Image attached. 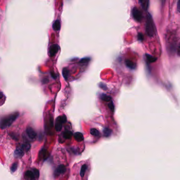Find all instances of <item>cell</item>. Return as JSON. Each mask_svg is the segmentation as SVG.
I'll return each mask as SVG.
<instances>
[{
    "instance_id": "24",
    "label": "cell",
    "mask_w": 180,
    "mask_h": 180,
    "mask_svg": "<svg viewBox=\"0 0 180 180\" xmlns=\"http://www.w3.org/2000/svg\"><path fill=\"white\" fill-rule=\"evenodd\" d=\"M108 107L109 108V109H110V110L112 111V112H113L114 111V105L113 104V103L112 102H110V103L108 104Z\"/></svg>"
},
{
    "instance_id": "2",
    "label": "cell",
    "mask_w": 180,
    "mask_h": 180,
    "mask_svg": "<svg viewBox=\"0 0 180 180\" xmlns=\"http://www.w3.org/2000/svg\"><path fill=\"white\" fill-rule=\"evenodd\" d=\"M146 32L148 36L152 37L155 34L154 23L152 16L150 14H148L147 15L146 22Z\"/></svg>"
},
{
    "instance_id": "7",
    "label": "cell",
    "mask_w": 180,
    "mask_h": 180,
    "mask_svg": "<svg viewBox=\"0 0 180 180\" xmlns=\"http://www.w3.org/2000/svg\"><path fill=\"white\" fill-rule=\"evenodd\" d=\"M66 169L65 166L64 165L62 164L58 167V168L55 171V174H57V175L63 174H64L66 172Z\"/></svg>"
},
{
    "instance_id": "35",
    "label": "cell",
    "mask_w": 180,
    "mask_h": 180,
    "mask_svg": "<svg viewBox=\"0 0 180 180\" xmlns=\"http://www.w3.org/2000/svg\"><path fill=\"white\" fill-rule=\"evenodd\" d=\"M31 180H33V179H31Z\"/></svg>"
},
{
    "instance_id": "20",
    "label": "cell",
    "mask_w": 180,
    "mask_h": 180,
    "mask_svg": "<svg viewBox=\"0 0 180 180\" xmlns=\"http://www.w3.org/2000/svg\"><path fill=\"white\" fill-rule=\"evenodd\" d=\"M87 168H88V165L86 164H83L82 167L81 169V171H80V175L81 177H83L85 175V171L87 170Z\"/></svg>"
},
{
    "instance_id": "31",
    "label": "cell",
    "mask_w": 180,
    "mask_h": 180,
    "mask_svg": "<svg viewBox=\"0 0 180 180\" xmlns=\"http://www.w3.org/2000/svg\"><path fill=\"white\" fill-rule=\"evenodd\" d=\"M177 55L180 57V43H179V45H178V46L177 47Z\"/></svg>"
},
{
    "instance_id": "28",
    "label": "cell",
    "mask_w": 180,
    "mask_h": 180,
    "mask_svg": "<svg viewBox=\"0 0 180 180\" xmlns=\"http://www.w3.org/2000/svg\"><path fill=\"white\" fill-rule=\"evenodd\" d=\"M99 86H100V88H101V89H103V90H104L107 89V86L105 85L104 84H103V83H101L99 84Z\"/></svg>"
},
{
    "instance_id": "21",
    "label": "cell",
    "mask_w": 180,
    "mask_h": 180,
    "mask_svg": "<svg viewBox=\"0 0 180 180\" xmlns=\"http://www.w3.org/2000/svg\"><path fill=\"white\" fill-rule=\"evenodd\" d=\"M22 147L25 151L28 152L30 150L31 145L29 143H25L22 144Z\"/></svg>"
},
{
    "instance_id": "26",
    "label": "cell",
    "mask_w": 180,
    "mask_h": 180,
    "mask_svg": "<svg viewBox=\"0 0 180 180\" xmlns=\"http://www.w3.org/2000/svg\"><path fill=\"white\" fill-rule=\"evenodd\" d=\"M10 135L13 139H14L15 140H18V138H17V136L16 134H15L14 133H11L10 134Z\"/></svg>"
},
{
    "instance_id": "9",
    "label": "cell",
    "mask_w": 180,
    "mask_h": 180,
    "mask_svg": "<svg viewBox=\"0 0 180 180\" xmlns=\"http://www.w3.org/2000/svg\"><path fill=\"white\" fill-rule=\"evenodd\" d=\"M39 157L41 159L45 160L47 157H48V152L45 149L43 148L42 150H41L39 154Z\"/></svg>"
},
{
    "instance_id": "13",
    "label": "cell",
    "mask_w": 180,
    "mask_h": 180,
    "mask_svg": "<svg viewBox=\"0 0 180 180\" xmlns=\"http://www.w3.org/2000/svg\"><path fill=\"white\" fill-rule=\"evenodd\" d=\"M25 177L27 178L33 179L35 178L34 173L32 171H27L25 173Z\"/></svg>"
},
{
    "instance_id": "25",
    "label": "cell",
    "mask_w": 180,
    "mask_h": 180,
    "mask_svg": "<svg viewBox=\"0 0 180 180\" xmlns=\"http://www.w3.org/2000/svg\"><path fill=\"white\" fill-rule=\"evenodd\" d=\"M17 164L16 163H14V164H12V166H11V171L12 172H14L16 169H17Z\"/></svg>"
},
{
    "instance_id": "4",
    "label": "cell",
    "mask_w": 180,
    "mask_h": 180,
    "mask_svg": "<svg viewBox=\"0 0 180 180\" xmlns=\"http://www.w3.org/2000/svg\"><path fill=\"white\" fill-rule=\"evenodd\" d=\"M132 15L134 20L138 22H141L142 20L143 16L141 11L136 8H134L132 10Z\"/></svg>"
},
{
    "instance_id": "23",
    "label": "cell",
    "mask_w": 180,
    "mask_h": 180,
    "mask_svg": "<svg viewBox=\"0 0 180 180\" xmlns=\"http://www.w3.org/2000/svg\"><path fill=\"white\" fill-rule=\"evenodd\" d=\"M33 172L34 173V174L35 175V178H38L39 177V176H40V172H39V171L38 170V169H33V170H32Z\"/></svg>"
},
{
    "instance_id": "34",
    "label": "cell",
    "mask_w": 180,
    "mask_h": 180,
    "mask_svg": "<svg viewBox=\"0 0 180 180\" xmlns=\"http://www.w3.org/2000/svg\"><path fill=\"white\" fill-rule=\"evenodd\" d=\"M144 0H139V2L140 3H142L143 2H144Z\"/></svg>"
},
{
    "instance_id": "14",
    "label": "cell",
    "mask_w": 180,
    "mask_h": 180,
    "mask_svg": "<svg viewBox=\"0 0 180 180\" xmlns=\"http://www.w3.org/2000/svg\"><path fill=\"white\" fill-rule=\"evenodd\" d=\"M145 57H146V58L147 61L150 63L155 62H156L157 60V58H155V57H153V56H152L151 55H149L148 54H145Z\"/></svg>"
},
{
    "instance_id": "3",
    "label": "cell",
    "mask_w": 180,
    "mask_h": 180,
    "mask_svg": "<svg viewBox=\"0 0 180 180\" xmlns=\"http://www.w3.org/2000/svg\"><path fill=\"white\" fill-rule=\"evenodd\" d=\"M66 116L65 115L58 116L55 121V128L57 132H60L62 128L63 124L66 122Z\"/></svg>"
},
{
    "instance_id": "17",
    "label": "cell",
    "mask_w": 180,
    "mask_h": 180,
    "mask_svg": "<svg viewBox=\"0 0 180 180\" xmlns=\"http://www.w3.org/2000/svg\"><path fill=\"white\" fill-rule=\"evenodd\" d=\"M62 75H63V76L64 78V79L65 80H67V78H68V76H69V70L67 69V68L65 67V68H63V70H62Z\"/></svg>"
},
{
    "instance_id": "6",
    "label": "cell",
    "mask_w": 180,
    "mask_h": 180,
    "mask_svg": "<svg viewBox=\"0 0 180 180\" xmlns=\"http://www.w3.org/2000/svg\"><path fill=\"white\" fill-rule=\"evenodd\" d=\"M27 132V134L28 135L29 137L31 139H35L36 136H37V134L36 133V132L34 131V130L31 127H28L27 128L26 130Z\"/></svg>"
},
{
    "instance_id": "1",
    "label": "cell",
    "mask_w": 180,
    "mask_h": 180,
    "mask_svg": "<svg viewBox=\"0 0 180 180\" xmlns=\"http://www.w3.org/2000/svg\"><path fill=\"white\" fill-rule=\"evenodd\" d=\"M19 115V113L15 112L3 117L0 120V128L1 129H5L10 126L17 119Z\"/></svg>"
},
{
    "instance_id": "19",
    "label": "cell",
    "mask_w": 180,
    "mask_h": 180,
    "mask_svg": "<svg viewBox=\"0 0 180 180\" xmlns=\"http://www.w3.org/2000/svg\"><path fill=\"white\" fill-rule=\"evenodd\" d=\"M103 134H104V136H105V137L108 138L111 135L112 131L110 129H109V128L105 127L103 130Z\"/></svg>"
},
{
    "instance_id": "22",
    "label": "cell",
    "mask_w": 180,
    "mask_h": 180,
    "mask_svg": "<svg viewBox=\"0 0 180 180\" xmlns=\"http://www.w3.org/2000/svg\"><path fill=\"white\" fill-rule=\"evenodd\" d=\"M142 7L145 10H147L149 5V0H144V2L142 3Z\"/></svg>"
},
{
    "instance_id": "32",
    "label": "cell",
    "mask_w": 180,
    "mask_h": 180,
    "mask_svg": "<svg viewBox=\"0 0 180 180\" xmlns=\"http://www.w3.org/2000/svg\"><path fill=\"white\" fill-rule=\"evenodd\" d=\"M51 76H52L53 78H54V79H55L57 78V75H55V74H54V72H51Z\"/></svg>"
},
{
    "instance_id": "18",
    "label": "cell",
    "mask_w": 180,
    "mask_h": 180,
    "mask_svg": "<svg viewBox=\"0 0 180 180\" xmlns=\"http://www.w3.org/2000/svg\"><path fill=\"white\" fill-rule=\"evenodd\" d=\"M73 136V133L71 131H66L63 133V136L65 139H70Z\"/></svg>"
},
{
    "instance_id": "11",
    "label": "cell",
    "mask_w": 180,
    "mask_h": 180,
    "mask_svg": "<svg viewBox=\"0 0 180 180\" xmlns=\"http://www.w3.org/2000/svg\"><path fill=\"white\" fill-rule=\"evenodd\" d=\"M74 137L77 142H81L84 140V136L83 134L80 132H76L74 133Z\"/></svg>"
},
{
    "instance_id": "29",
    "label": "cell",
    "mask_w": 180,
    "mask_h": 180,
    "mask_svg": "<svg viewBox=\"0 0 180 180\" xmlns=\"http://www.w3.org/2000/svg\"><path fill=\"white\" fill-rule=\"evenodd\" d=\"M89 60H90L89 58H84L80 61V63H85V62H87L89 61Z\"/></svg>"
},
{
    "instance_id": "30",
    "label": "cell",
    "mask_w": 180,
    "mask_h": 180,
    "mask_svg": "<svg viewBox=\"0 0 180 180\" xmlns=\"http://www.w3.org/2000/svg\"><path fill=\"white\" fill-rule=\"evenodd\" d=\"M177 11L180 13V0H178L177 5Z\"/></svg>"
},
{
    "instance_id": "10",
    "label": "cell",
    "mask_w": 180,
    "mask_h": 180,
    "mask_svg": "<svg viewBox=\"0 0 180 180\" xmlns=\"http://www.w3.org/2000/svg\"><path fill=\"white\" fill-rule=\"evenodd\" d=\"M125 63L126 66L130 69L135 70L136 69V65L134 62H133L132 61L126 60L125 61Z\"/></svg>"
},
{
    "instance_id": "8",
    "label": "cell",
    "mask_w": 180,
    "mask_h": 180,
    "mask_svg": "<svg viewBox=\"0 0 180 180\" xmlns=\"http://www.w3.org/2000/svg\"><path fill=\"white\" fill-rule=\"evenodd\" d=\"M24 154V150L22 147H18L16 148V150L14 152L15 156L17 158H22Z\"/></svg>"
},
{
    "instance_id": "15",
    "label": "cell",
    "mask_w": 180,
    "mask_h": 180,
    "mask_svg": "<svg viewBox=\"0 0 180 180\" xmlns=\"http://www.w3.org/2000/svg\"><path fill=\"white\" fill-rule=\"evenodd\" d=\"M60 28H61V24L60 21L59 20L55 21L53 24V30L54 31H59L60 30Z\"/></svg>"
},
{
    "instance_id": "12",
    "label": "cell",
    "mask_w": 180,
    "mask_h": 180,
    "mask_svg": "<svg viewBox=\"0 0 180 180\" xmlns=\"http://www.w3.org/2000/svg\"><path fill=\"white\" fill-rule=\"evenodd\" d=\"M100 97L102 101L106 102H110L112 101V97L105 94H101L100 95Z\"/></svg>"
},
{
    "instance_id": "16",
    "label": "cell",
    "mask_w": 180,
    "mask_h": 180,
    "mask_svg": "<svg viewBox=\"0 0 180 180\" xmlns=\"http://www.w3.org/2000/svg\"><path fill=\"white\" fill-rule=\"evenodd\" d=\"M90 133H91V134H92V135H93L94 136H100L101 135L100 132H99L97 129L94 128H91Z\"/></svg>"
},
{
    "instance_id": "5",
    "label": "cell",
    "mask_w": 180,
    "mask_h": 180,
    "mask_svg": "<svg viewBox=\"0 0 180 180\" xmlns=\"http://www.w3.org/2000/svg\"><path fill=\"white\" fill-rule=\"evenodd\" d=\"M60 49V47L57 44H53L51 45L49 48L48 50V55H49V57H53L54 56L56 55V54H57L58 51Z\"/></svg>"
},
{
    "instance_id": "33",
    "label": "cell",
    "mask_w": 180,
    "mask_h": 180,
    "mask_svg": "<svg viewBox=\"0 0 180 180\" xmlns=\"http://www.w3.org/2000/svg\"><path fill=\"white\" fill-rule=\"evenodd\" d=\"M3 96H4V94L2 92H0V99L2 98L3 97Z\"/></svg>"
},
{
    "instance_id": "27",
    "label": "cell",
    "mask_w": 180,
    "mask_h": 180,
    "mask_svg": "<svg viewBox=\"0 0 180 180\" xmlns=\"http://www.w3.org/2000/svg\"><path fill=\"white\" fill-rule=\"evenodd\" d=\"M138 40L142 41L144 39V36L143 35L142 33H139L138 35Z\"/></svg>"
}]
</instances>
